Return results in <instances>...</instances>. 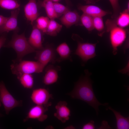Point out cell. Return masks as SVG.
<instances>
[{"label": "cell", "mask_w": 129, "mask_h": 129, "mask_svg": "<svg viewBox=\"0 0 129 129\" xmlns=\"http://www.w3.org/2000/svg\"><path fill=\"white\" fill-rule=\"evenodd\" d=\"M107 31L110 32V39L113 48V53H117L118 47L125 41L126 36V31L117 26L115 20H108L106 22Z\"/></svg>", "instance_id": "277c9868"}, {"label": "cell", "mask_w": 129, "mask_h": 129, "mask_svg": "<svg viewBox=\"0 0 129 129\" xmlns=\"http://www.w3.org/2000/svg\"><path fill=\"white\" fill-rule=\"evenodd\" d=\"M24 11L27 20L32 24L38 16L36 0H28L25 5Z\"/></svg>", "instance_id": "7c38bea8"}, {"label": "cell", "mask_w": 129, "mask_h": 129, "mask_svg": "<svg viewBox=\"0 0 129 129\" xmlns=\"http://www.w3.org/2000/svg\"><path fill=\"white\" fill-rule=\"evenodd\" d=\"M56 50L52 46L47 45L41 50H37L35 59L46 66L49 63L57 61Z\"/></svg>", "instance_id": "8992f818"}, {"label": "cell", "mask_w": 129, "mask_h": 129, "mask_svg": "<svg viewBox=\"0 0 129 129\" xmlns=\"http://www.w3.org/2000/svg\"><path fill=\"white\" fill-rule=\"evenodd\" d=\"M94 122L93 120H91L88 123L84 125L82 128V129H94L95 126Z\"/></svg>", "instance_id": "f546056e"}, {"label": "cell", "mask_w": 129, "mask_h": 129, "mask_svg": "<svg viewBox=\"0 0 129 129\" xmlns=\"http://www.w3.org/2000/svg\"><path fill=\"white\" fill-rule=\"evenodd\" d=\"M129 11L127 9L123 12L120 13V15L117 17L116 21L117 24L122 28L128 26L129 23Z\"/></svg>", "instance_id": "603a6c76"}, {"label": "cell", "mask_w": 129, "mask_h": 129, "mask_svg": "<svg viewBox=\"0 0 129 129\" xmlns=\"http://www.w3.org/2000/svg\"><path fill=\"white\" fill-rule=\"evenodd\" d=\"M41 6L45 9L48 17L50 19L58 18L54 9L53 2L51 0H43L41 2Z\"/></svg>", "instance_id": "d6986e66"}, {"label": "cell", "mask_w": 129, "mask_h": 129, "mask_svg": "<svg viewBox=\"0 0 129 129\" xmlns=\"http://www.w3.org/2000/svg\"><path fill=\"white\" fill-rule=\"evenodd\" d=\"M93 17V26L99 32H101L104 28V25L102 17L95 16Z\"/></svg>", "instance_id": "83f0119b"}, {"label": "cell", "mask_w": 129, "mask_h": 129, "mask_svg": "<svg viewBox=\"0 0 129 129\" xmlns=\"http://www.w3.org/2000/svg\"><path fill=\"white\" fill-rule=\"evenodd\" d=\"M14 32L11 40L4 47L11 48L15 51L17 57L14 62H17L22 60L25 55L37 50L29 43L24 33L18 34L17 32Z\"/></svg>", "instance_id": "7a4b0ae2"}, {"label": "cell", "mask_w": 129, "mask_h": 129, "mask_svg": "<svg viewBox=\"0 0 129 129\" xmlns=\"http://www.w3.org/2000/svg\"><path fill=\"white\" fill-rule=\"evenodd\" d=\"M112 6L113 14L112 16L113 18L116 19L118 16L120 11V7L119 4V0H109Z\"/></svg>", "instance_id": "4316f807"}, {"label": "cell", "mask_w": 129, "mask_h": 129, "mask_svg": "<svg viewBox=\"0 0 129 129\" xmlns=\"http://www.w3.org/2000/svg\"><path fill=\"white\" fill-rule=\"evenodd\" d=\"M54 2H58L60 0H51Z\"/></svg>", "instance_id": "d6a6232c"}, {"label": "cell", "mask_w": 129, "mask_h": 129, "mask_svg": "<svg viewBox=\"0 0 129 129\" xmlns=\"http://www.w3.org/2000/svg\"><path fill=\"white\" fill-rule=\"evenodd\" d=\"M56 52L59 56L57 59V61H61L70 59L71 50L68 44L65 42L59 45L56 49Z\"/></svg>", "instance_id": "ac0fdd59"}, {"label": "cell", "mask_w": 129, "mask_h": 129, "mask_svg": "<svg viewBox=\"0 0 129 129\" xmlns=\"http://www.w3.org/2000/svg\"><path fill=\"white\" fill-rule=\"evenodd\" d=\"M78 8L83 13L92 17H102L109 13V12L105 11L99 7L94 5H81L79 6Z\"/></svg>", "instance_id": "2e32d148"}, {"label": "cell", "mask_w": 129, "mask_h": 129, "mask_svg": "<svg viewBox=\"0 0 129 129\" xmlns=\"http://www.w3.org/2000/svg\"><path fill=\"white\" fill-rule=\"evenodd\" d=\"M85 75L81 77L75 83L74 88L69 95L73 98L82 100L92 107L98 115L100 105L106 106L108 103L102 104L97 99L94 93L92 82L90 76L91 74L88 71H85Z\"/></svg>", "instance_id": "6da1fadb"}, {"label": "cell", "mask_w": 129, "mask_h": 129, "mask_svg": "<svg viewBox=\"0 0 129 129\" xmlns=\"http://www.w3.org/2000/svg\"><path fill=\"white\" fill-rule=\"evenodd\" d=\"M60 68L53 65H48L46 69V73L43 79V82L46 85L53 84L57 81L58 78V72Z\"/></svg>", "instance_id": "5bb4252c"}, {"label": "cell", "mask_w": 129, "mask_h": 129, "mask_svg": "<svg viewBox=\"0 0 129 129\" xmlns=\"http://www.w3.org/2000/svg\"><path fill=\"white\" fill-rule=\"evenodd\" d=\"M1 103L0 102V107L1 106ZM2 116V115L0 113V117Z\"/></svg>", "instance_id": "836d02e7"}, {"label": "cell", "mask_w": 129, "mask_h": 129, "mask_svg": "<svg viewBox=\"0 0 129 129\" xmlns=\"http://www.w3.org/2000/svg\"><path fill=\"white\" fill-rule=\"evenodd\" d=\"M22 86L24 88L31 89L34 85V79L31 74L24 73L17 77Z\"/></svg>", "instance_id": "44dd1931"}, {"label": "cell", "mask_w": 129, "mask_h": 129, "mask_svg": "<svg viewBox=\"0 0 129 129\" xmlns=\"http://www.w3.org/2000/svg\"><path fill=\"white\" fill-rule=\"evenodd\" d=\"M66 3L68 5L70 4V2L69 0H65Z\"/></svg>", "instance_id": "1f68e13d"}, {"label": "cell", "mask_w": 129, "mask_h": 129, "mask_svg": "<svg viewBox=\"0 0 129 129\" xmlns=\"http://www.w3.org/2000/svg\"><path fill=\"white\" fill-rule=\"evenodd\" d=\"M45 66L38 61L21 60L14 62L11 65L12 73L17 77L24 73H39L43 72Z\"/></svg>", "instance_id": "3957f363"}, {"label": "cell", "mask_w": 129, "mask_h": 129, "mask_svg": "<svg viewBox=\"0 0 129 129\" xmlns=\"http://www.w3.org/2000/svg\"><path fill=\"white\" fill-rule=\"evenodd\" d=\"M8 17L0 15V26L3 24L7 19Z\"/></svg>", "instance_id": "4dcf8cb0"}, {"label": "cell", "mask_w": 129, "mask_h": 129, "mask_svg": "<svg viewBox=\"0 0 129 129\" xmlns=\"http://www.w3.org/2000/svg\"><path fill=\"white\" fill-rule=\"evenodd\" d=\"M48 109V107L36 105L30 109L23 121L25 122L29 119H37L40 122H43L48 118V115L45 114Z\"/></svg>", "instance_id": "30bf717a"}, {"label": "cell", "mask_w": 129, "mask_h": 129, "mask_svg": "<svg viewBox=\"0 0 129 129\" xmlns=\"http://www.w3.org/2000/svg\"><path fill=\"white\" fill-rule=\"evenodd\" d=\"M20 8L12 10L10 16L8 17L6 22L0 26V35L3 33L8 32L14 31L18 32L19 28L17 26V18Z\"/></svg>", "instance_id": "9c48e42d"}, {"label": "cell", "mask_w": 129, "mask_h": 129, "mask_svg": "<svg viewBox=\"0 0 129 129\" xmlns=\"http://www.w3.org/2000/svg\"><path fill=\"white\" fill-rule=\"evenodd\" d=\"M90 0V1H91V0L92 1L93 0Z\"/></svg>", "instance_id": "e575fe53"}, {"label": "cell", "mask_w": 129, "mask_h": 129, "mask_svg": "<svg viewBox=\"0 0 129 129\" xmlns=\"http://www.w3.org/2000/svg\"><path fill=\"white\" fill-rule=\"evenodd\" d=\"M19 0H0V7L7 10H13L20 8Z\"/></svg>", "instance_id": "7402d4cb"}, {"label": "cell", "mask_w": 129, "mask_h": 129, "mask_svg": "<svg viewBox=\"0 0 129 129\" xmlns=\"http://www.w3.org/2000/svg\"><path fill=\"white\" fill-rule=\"evenodd\" d=\"M6 33H3L0 36V49L3 47H4L5 44L7 40Z\"/></svg>", "instance_id": "f1b7e54d"}, {"label": "cell", "mask_w": 129, "mask_h": 129, "mask_svg": "<svg viewBox=\"0 0 129 129\" xmlns=\"http://www.w3.org/2000/svg\"><path fill=\"white\" fill-rule=\"evenodd\" d=\"M56 112L54 116L63 123L68 120L70 115V111L65 101H59L55 107Z\"/></svg>", "instance_id": "8fae6325"}, {"label": "cell", "mask_w": 129, "mask_h": 129, "mask_svg": "<svg viewBox=\"0 0 129 129\" xmlns=\"http://www.w3.org/2000/svg\"><path fill=\"white\" fill-rule=\"evenodd\" d=\"M36 26L39 30L45 33L49 22L48 17L41 16L38 17L36 20Z\"/></svg>", "instance_id": "d4e9b609"}, {"label": "cell", "mask_w": 129, "mask_h": 129, "mask_svg": "<svg viewBox=\"0 0 129 129\" xmlns=\"http://www.w3.org/2000/svg\"><path fill=\"white\" fill-rule=\"evenodd\" d=\"M41 31L36 26H34L27 40L31 45L36 50H41L44 47L42 44Z\"/></svg>", "instance_id": "4fadbf2b"}, {"label": "cell", "mask_w": 129, "mask_h": 129, "mask_svg": "<svg viewBox=\"0 0 129 129\" xmlns=\"http://www.w3.org/2000/svg\"><path fill=\"white\" fill-rule=\"evenodd\" d=\"M0 102L8 115L12 109L22 105V101L16 100L7 89L4 82L0 81Z\"/></svg>", "instance_id": "5b68a950"}, {"label": "cell", "mask_w": 129, "mask_h": 129, "mask_svg": "<svg viewBox=\"0 0 129 129\" xmlns=\"http://www.w3.org/2000/svg\"><path fill=\"white\" fill-rule=\"evenodd\" d=\"M51 96V94L47 89L39 88L32 91L30 98L32 102L36 105L48 107L51 105L48 101Z\"/></svg>", "instance_id": "ba28073f"}, {"label": "cell", "mask_w": 129, "mask_h": 129, "mask_svg": "<svg viewBox=\"0 0 129 129\" xmlns=\"http://www.w3.org/2000/svg\"><path fill=\"white\" fill-rule=\"evenodd\" d=\"M80 16L75 11L69 10L60 18L62 24L67 28L77 23L80 20Z\"/></svg>", "instance_id": "9a60e30c"}, {"label": "cell", "mask_w": 129, "mask_h": 129, "mask_svg": "<svg viewBox=\"0 0 129 129\" xmlns=\"http://www.w3.org/2000/svg\"><path fill=\"white\" fill-rule=\"evenodd\" d=\"M53 5L54 11L58 17L69 10L68 7L58 2H53Z\"/></svg>", "instance_id": "484cf974"}, {"label": "cell", "mask_w": 129, "mask_h": 129, "mask_svg": "<svg viewBox=\"0 0 129 129\" xmlns=\"http://www.w3.org/2000/svg\"><path fill=\"white\" fill-rule=\"evenodd\" d=\"M62 27V25L54 19H50L45 33L50 36H55L59 32Z\"/></svg>", "instance_id": "ffe728a7"}, {"label": "cell", "mask_w": 129, "mask_h": 129, "mask_svg": "<svg viewBox=\"0 0 129 129\" xmlns=\"http://www.w3.org/2000/svg\"><path fill=\"white\" fill-rule=\"evenodd\" d=\"M107 110L109 109L111 110L114 113L116 119L117 129H129V117H125L118 112L110 107L106 108Z\"/></svg>", "instance_id": "e0dca14e"}, {"label": "cell", "mask_w": 129, "mask_h": 129, "mask_svg": "<svg viewBox=\"0 0 129 129\" xmlns=\"http://www.w3.org/2000/svg\"><path fill=\"white\" fill-rule=\"evenodd\" d=\"M80 20L82 24L88 30L91 31L93 29L94 27L92 16L83 13L80 16Z\"/></svg>", "instance_id": "cb8c5ba5"}, {"label": "cell", "mask_w": 129, "mask_h": 129, "mask_svg": "<svg viewBox=\"0 0 129 129\" xmlns=\"http://www.w3.org/2000/svg\"><path fill=\"white\" fill-rule=\"evenodd\" d=\"M77 49L75 54L78 56L82 61L86 62L96 56V43H82L78 41Z\"/></svg>", "instance_id": "52a82bcc"}]
</instances>
